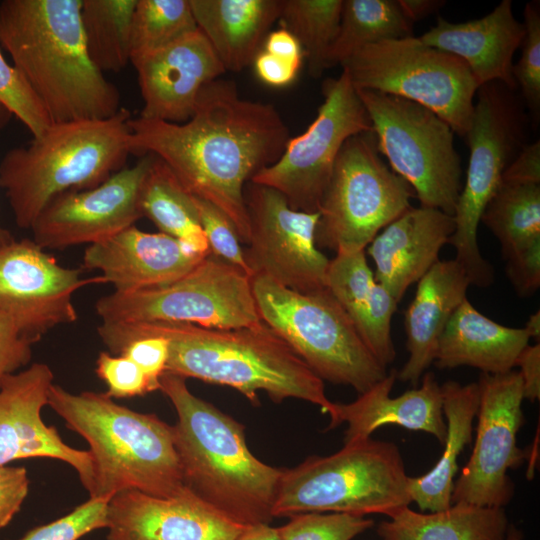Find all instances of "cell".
<instances>
[{"instance_id":"bcb514c9","label":"cell","mask_w":540,"mask_h":540,"mask_svg":"<svg viewBox=\"0 0 540 540\" xmlns=\"http://www.w3.org/2000/svg\"><path fill=\"white\" fill-rule=\"evenodd\" d=\"M30 480L23 466H0V530L20 511L29 492Z\"/></svg>"},{"instance_id":"ac0fdd59","label":"cell","mask_w":540,"mask_h":540,"mask_svg":"<svg viewBox=\"0 0 540 540\" xmlns=\"http://www.w3.org/2000/svg\"><path fill=\"white\" fill-rule=\"evenodd\" d=\"M151 159L144 155L94 188L53 198L30 228L32 240L43 249L60 250L94 244L133 226L142 218L139 192Z\"/></svg>"},{"instance_id":"db71d44e","label":"cell","mask_w":540,"mask_h":540,"mask_svg":"<svg viewBox=\"0 0 540 540\" xmlns=\"http://www.w3.org/2000/svg\"><path fill=\"white\" fill-rule=\"evenodd\" d=\"M235 540H281L277 527L260 523L245 527Z\"/></svg>"},{"instance_id":"836d02e7","label":"cell","mask_w":540,"mask_h":540,"mask_svg":"<svg viewBox=\"0 0 540 540\" xmlns=\"http://www.w3.org/2000/svg\"><path fill=\"white\" fill-rule=\"evenodd\" d=\"M481 222L494 234L505 259L540 239V184L500 182Z\"/></svg>"},{"instance_id":"d4e9b609","label":"cell","mask_w":540,"mask_h":540,"mask_svg":"<svg viewBox=\"0 0 540 540\" xmlns=\"http://www.w3.org/2000/svg\"><path fill=\"white\" fill-rule=\"evenodd\" d=\"M512 6L511 0H502L486 16L463 23L438 17L436 25L419 38L463 60L479 86L501 82L517 90L513 56L523 42L525 27L515 18Z\"/></svg>"},{"instance_id":"60d3db41","label":"cell","mask_w":540,"mask_h":540,"mask_svg":"<svg viewBox=\"0 0 540 540\" xmlns=\"http://www.w3.org/2000/svg\"><path fill=\"white\" fill-rule=\"evenodd\" d=\"M110 499L89 498L68 514L30 529L18 540H79L90 532L106 529Z\"/></svg>"},{"instance_id":"d6a6232c","label":"cell","mask_w":540,"mask_h":540,"mask_svg":"<svg viewBox=\"0 0 540 540\" xmlns=\"http://www.w3.org/2000/svg\"><path fill=\"white\" fill-rule=\"evenodd\" d=\"M136 0H82L80 20L87 55L103 74L130 62L131 20Z\"/></svg>"},{"instance_id":"44dd1931","label":"cell","mask_w":540,"mask_h":540,"mask_svg":"<svg viewBox=\"0 0 540 540\" xmlns=\"http://www.w3.org/2000/svg\"><path fill=\"white\" fill-rule=\"evenodd\" d=\"M105 540H235L245 529L189 488L171 497L129 490L107 507Z\"/></svg>"},{"instance_id":"e575fe53","label":"cell","mask_w":540,"mask_h":540,"mask_svg":"<svg viewBox=\"0 0 540 540\" xmlns=\"http://www.w3.org/2000/svg\"><path fill=\"white\" fill-rule=\"evenodd\" d=\"M343 0H281L280 27L299 42L308 73L319 78L339 31Z\"/></svg>"},{"instance_id":"ee69618b","label":"cell","mask_w":540,"mask_h":540,"mask_svg":"<svg viewBox=\"0 0 540 540\" xmlns=\"http://www.w3.org/2000/svg\"><path fill=\"white\" fill-rule=\"evenodd\" d=\"M168 342L160 336H148L124 346L117 355L131 359L145 373L154 391L159 390V380L166 371Z\"/></svg>"},{"instance_id":"d590c367","label":"cell","mask_w":540,"mask_h":540,"mask_svg":"<svg viewBox=\"0 0 540 540\" xmlns=\"http://www.w3.org/2000/svg\"><path fill=\"white\" fill-rule=\"evenodd\" d=\"M189 0H136L131 20V59L196 30Z\"/></svg>"},{"instance_id":"484cf974","label":"cell","mask_w":540,"mask_h":540,"mask_svg":"<svg viewBox=\"0 0 540 540\" xmlns=\"http://www.w3.org/2000/svg\"><path fill=\"white\" fill-rule=\"evenodd\" d=\"M471 285L455 260H439L417 282L415 296L405 311L409 357L397 373L402 382L417 384L434 362L438 342L453 313L467 298Z\"/></svg>"},{"instance_id":"5b68a950","label":"cell","mask_w":540,"mask_h":540,"mask_svg":"<svg viewBox=\"0 0 540 540\" xmlns=\"http://www.w3.org/2000/svg\"><path fill=\"white\" fill-rule=\"evenodd\" d=\"M83 437L94 463L89 498L129 490L171 497L184 488L173 428L157 415L117 404L106 392L72 393L53 384L48 404Z\"/></svg>"},{"instance_id":"f6af8a7d","label":"cell","mask_w":540,"mask_h":540,"mask_svg":"<svg viewBox=\"0 0 540 540\" xmlns=\"http://www.w3.org/2000/svg\"><path fill=\"white\" fill-rule=\"evenodd\" d=\"M506 275L518 295L528 297L540 287V239L509 254Z\"/></svg>"},{"instance_id":"c3c4849f","label":"cell","mask_w":540,"mask_h":540,"mask_svg":"<svg viewBox=\"0 0 540 540\" xmlns=\"http://www.w3.org/2000/svg\"><path fill=\"white\" fill-rule=\"evenodd\" d=\"M501 182L540 184V141L527 143L505 169Z\"/></svg>"},{"instance_id":"cb8c5ba5","label":"cell","mask_w":540,"mask_h":540,"mask_svg":"<svg viewBox=\"0 0 540 540\" xmlns=\"http://www.w3.org/2000/svg\"><path fill=\"white\" fill-rule=\"evenodd\" d=\"M454 229L453 216L439 209L408 208L367 247L376 281L400 302L406 290L439 261Z\"/></svg>"},{"instance_id":"6f0895ef","label":"cell","mask_w":540,"mask_h":540,"mask_svg":"<svg viewBox=\"0 0 540 540\" xmlns=\"http://www.w3.org/2000/svg\"><path fill=\"white\" fill-rule=\"evenodd\" d=\"M523 533L516 526L509 524L505 540H522Z\"/></svg>"},{"instance_id":"d6986e66","label":"cell","mask_w":540,"mask_h":540,"mask_svg":"<svg viewBox=\"0 0 540 540\" xmlns=\"http://www.w3.org/2000/svg\"><path fill=\"white\" fill-rule=\"evenodd\" d=\"M54 374L45 363H33L9 375L0 387V466L27 458H49L70 465L90 494L94 463L88 450L67 445L54 426L45 424Z\"/></svg>"},{"instance_id":"4dcf8cb0","label":"cell","mask_w":540,"mask_h":540,"mask_svg":"<svg viewBox=\"0 0 540 540\" xmlns=\"http://www.w3.org/2000/svg\"><path fill=\"white\" fill-rule=\"evenodd\" d=\"M151 156L139 192L142 217L150 219L159 232L179 240L192 252L209 255L193 195L162 160Z\"/></svg>"},{"instance_id":"30bf717a","label":"cell","mask_w":540,"mask_h":540,"mask_svg":"<svg viewBox=\"0 0 540 540\" xmlns=\"http://www.w3.org/2000/svg\"><path fill=\"white\" fill-rule=\"evenodd\" d=\"M341 66L355 89L416 102L467 134L480 86L460 58L411 36L366 45Z\"/></svg>"},{"instance_id":"e0dca14e","label":"cell","mask_w":540,"mask_h":540,"mask_svg":"<svg viewBox=\"0 0 540 540\" xmlns=\"http://www.w3.org/2000/svg\"><path fill=\"white\" fill-rule=\"evenodd\" d=\"M100 276L60 265L32 239H12L0 248V322L36 343L50 330L77 321L73 295Z\"/></svg>"},{"instance_id":"ba28073f","label":"cell","mask_w":540,"mask_h":540,"mask_svg":"<svg viewBox=\"0 0 540 540\" xmlns=\"http://www.w3.org/2000/svg\"><path fill=\"white\" fill-rule=\"evenodd\" d=\"M251 281L261 320L323 381L360 394L387 375L328 289L300 293L264 275Z\"/></svg>"},{"instance_id":"ffe728a7","label":"cell","mask_w":540,"mask_h":540,"mask_svg":"<svg viewBox=\"0 0 540 540\" xmlns=\"http://www.w3.org/2000/svg\"><path fill=\"white\" fill-rule=\"evenodd\" d=\"M130 62L143 99L139 117L171 123L188 121L201 90L226 72L198 28Z\"/></svg>"},{"instance_id":"74e56055","label":"cell","mask_w":540,"mask_h":540,"mask_svg":"<svg viewBox=\"0 0 540 540\" xmlns=\"http://www.w3.org/2000/svg\"><path fill=\"white\" fill-rule=\"evenodd\" d=\"M277 527L281 540H352L374 525L365 516L346 513H301Z\"/></svg>"},{"instance_id":"4316f807","label":"cell","mask_w":540,"mask_h":540,"mask_svg":"<svg viewBox=\"0 0 540 540\" xmlns=\"http://www.w3.org/2000/svg\"><path fill=\"white\" fill-rule=\"evenodd\" d=\"M529 340L524 327L499 324L480 313L466 298L440 336L434 363L440 369L469 366L482 373L502 374L513 370Z\"/></svg>"},{"instance_id":"9c48e42d","label":"cell","mask_w":540,"mask_h":540,"mask_svg":"<svg viewBox=\"0 0 540 540\" xmlns=\"http://www.w3.org/2000/svg\"><path fill=\"white\" fill-rule=\"evenodd\" d=\"M475 98L465 135L469 146L466 179L453 215L450 244L471 285L487 287L494 280V270L480 252L478 226L505 169L527 144L528 117L516 90L501 82L481 85Z\"/></svg>"},{"instance_id":"3957f363","label":"cell","mask_w":540,"mask_h":540,"mask_svg":"<svg viewBox=\"0 0 540 540\" xmlns=\"http://www.w3.org/2000/svg\"><path fill=\"white\" fill-rule=\"evenodd\" d=\"M82 0H3L0 45L52 123L106 119L120 109L118 88L90 61Z\"/></svg>"},{"instance_id":"8992f818","label":"cell","mask_w":540,"mask_h":540,"mask_svg":"<svg viewBox=\"0 0 540 540\" xmlns=\"http://www.w3.org/2000/svg\"><path fill=\"white\" fill-rule=\"evenodd\" d=\"M130 112L106 119L52 123L39 137L10 149L0 162V187L15 223L31 228L56 196L94 188L124 168L130 150Z\"/></svg>"},{"instance_id":"4fadbf2b","label":"cell","mask_w":540,"mask_h":540,"mask_svg":"<svg viewBox=\"0 0 540 540\" xmlns=\"http://www.w3.org/2000/svg\"><path fill=\"white\" fill-rule=\"evenodd\" d=\"M95 310L107 323H189L232 329L262 322L251 277L211 253L169 284L99 298Z\"/></svg>"},{"instance_id":"8d00e7d4","label":"cell","mask_w":540,"mask_h":540,"mask_svg":"<svg viewBox=\"0 0 540 540\" xmlns=\"http://www.w3.org/2000/svg\"><path fill=\"white\" fill-rule=\"evenodd\" d=\"M376 283L364 250L338 251L330 260L326 287L353 323L368 307Z\"/></svg>"},{"instance_id":"816d5d0a","label":"cell","mask_w":540,"mask_h":540,"mask_svg":"<svg viewBox=\"0 0 540 540\" xmlns=\"http://www.w3.org/2000/svg\"><path fill=\"white\" fill-rule=\"evenodd\" d=\"M262 50L298 65H302L304 60V54L299 42L288 30L282 27L270 31L264 41Z\"/></svg>"},{"instance_id":"7dc6e473","label":"cell","mask_w":540,"mask_h":540,"mask_svg":"<svg viewBox=\"0 0 540 540\" xmlns=\"http://www.w3.org/2000/svg\"><path fill=\"white\" fill-rule=\"evenodd\" d=\"M33 344L16 330L0 322V387L9 375L29 364Z\"/></svg>"},{"instance_id":"277c9868","label":"cell","mask_w":540,"mask_h":540,"mask_svg":"<svg viewBox=\"0 0 540 540\" xmlns=\"http://www.w3.org/2000/svg\"><path fill=\"white\" fill-rule=\"evenodd\" d=\"M159 390L177 413L172 428L184 485L240 525L270 524L283 469L257 459L244 426L195 396L185 378L164 372Z\"/></svg>"},{"instance_id":"681fc988","label":"cell","mask_w":540,"mask_h":540,"mask_svg":"<svg viewBox=\"0 0 540 540\" xmlns=\"http://www.w3.org/2000/svg\"><path fill=\"white\" fill-rule=\"evenodd\" d=\"M252 64L257 77L264 84L273 87H284L291 84L301 67V65L274 56L262 49Z\"/></svg>"},{"instance_id":"1f68e13d","label":"cell","mask_w":540,"mask_h":540,"mask_svg":"<svg viewBox=\"0 0 540 540\" xmlns=\"http://www.w3.org/2000/svg\"><path fill=\"white\" fill-rule=\"evenodd\" d=\"M412 24L397 0H343L339 31L327 58L328 69L341 65L366 45L413 36Z\"/></svg>"},{"instance_id":"11a10c76","label":"cell","mask_w":540,"mask_h":540,"mask_svg":"<svg viewBox=\"0 0 540 540\" xmlns=\"http://www.w3.org/2000/svg\"><path fill=\"white\" fill-rule=\"evenodd\" d=\"M524 328L529 334L530 338H535L539 342V337H540V311L539 310H537V312H535L529 317Z\"/></svg>"},{"instance_id":"2e32d148","label":"cell","mask_w":540,"mask_h":540,"mask_svg":"<svg viewBox=\"0 0 540 540\" xmlns=\"http://www.w3.org/2000/svg\"><path fill=\"white\" fill-rule=\"evenodd\" d=\"M245 204L249 241L245 253L254 275H264L291 290L327 289L330 260L317 248L319 212L295 210L278 191L248 182Z\"/></svg>"},{"instance_id":"9a60e30c","label":"cell","mask_w":540,"mask_h":540,"mask_svg":"<svg viewBox=\"0 0 540 540\" xmlns=\"http://www.w3.org/2000/svg\"><path fill=\"white\" fill-rule=\"evenodd\" d=\"M479 406L472 453L462 468L451 503L504 508L514 495L507 472L522 465L526 453L517 446L524 423L523 384L518 371L481 373L477 381Z\"/></svg>"},{"instance_id":"603a6c76","label":"cell","mask_w":540,"mask_h":540,"mask_svg":"<svg viewBox=\"0 0 540 540\" xmlns=\"http://www.w3.org/2000/svg\"><path fill=\"white\" fill-rule=\"evenodd\" d=\"M421 386L397 397L390 392L397 378L393 370L350 403H333L329 414L332 429L347 423L344 444L370 438L378 428L397 425L434 436L441 445L446 437L441 385L433 373L422 376Z\"/></svg>"},{"instance_id":"8fae6325","label":"cell","mask_w":540,"mask_h":540,"mask_svg":"<svg viewBox=\"0 0 540 540\" xmlns=\"http://www.w3.org/2000/svg\"><path fill=\"white\" fill-rule=\"evenodd\" d=\"M378 151L412 188L420 206L453 216L462 189L460 156L448 123L416 102L356 89Z\"/></svg>"},{"instance_id":"f35d334b","label":"cell","mask_w":540,"mask_h":540,"mask_svg":"<svg viewBox=\"0 0 540 540\" xmlns=\"http://www.w3.org/2000/svg\"><path fill=\"white\" fill-rule=\"evenodd\" d=\"M525 36L522 54L513 65V77L524 105L535 116L540 111V4L532 1L524 9Z\"/></svg>"},{"instance_id":"5bb4252c","label":"cell","mask_w":540,"mask_h":540,"mask_svg":"<svg viewBox=\"0 0 540 540\" xmlns=\"http://www.w3.org/2000/svg\"><path fill=\"white\" fill-rule=\"evenodd\" d=\"M322 94L323 102L308 128L290 137L280 158L250 180L278 191L290 207L299 211L318 212L343 144L354 135L372 131L345 71L325 80Z\"/></svg>"},{"instance_id":"f1b7e54d","label":"cell","mask_w":540,"mask_h":540,"mask_svg":"<svg viewBox=\"0 0 540 540\" xmlns=\"http://www.w3.org/2000/svg\"><path fill=\"white\" fill-rule=\"evenodd\" d=\"M446 437L443 452L435 466L419 477H409L412 502L420 511L437 512L448 508L458 472V457L472 440L473 421L479 406L477 382L462 385L449 380L441 385Z\"/></svg>"},{"instance_id":"f907efd6","label":"cell","mask_w":540,"mask_h":540,"mask_svg":"<svg viewBox=\"0 0 540 540\" xmlns=\"http://www.w3.org/2000/svg\"><path fill=\"white\" fill-rule=\"evenodd\" d=\"M515 366L523 384V397L531 402L540 398V343L527 345L517 357Z\"/></svg>"},{"instance_id":"b9f144b4","label":"cell","mask_w":540,"mask_h":540,"mask_svg":"<svg viewBox=\"0 0 540 540\" xmlns=\"http://www.w3.org/2000/svg\"><path fill=\"white\" fill-rule=\"evenodd\" d=\"M193 197L211 254L252 278L234 224L217 206L206 200Z\"/></svg>"},{"instance_id":"f5cc1de1","label":"cell","mask_w":540,"mask_h":540,"mask_svg":"<svg viewBox=\"0 0 540 540\" xmlns=\"http://www.w3.org/2000/svg\"><path fill=\"white\" fill-rule=\"evenodd\" d=\"M397 2L411 23L428 17L446 3L441 0H397Z\"/></svg>"},{"instance_id":"83f0119b","label":"cell","mask_w":540,"mask_h":540,"mask_svg":"<svg viewBox=\"0 0 540 540\" xmlns=\"http://www.w3.org/2000/svg\"><path fill=\"white\" fill-rule=\"evenodd\" d=\"M189 1L198 29L231 72L253 63L281 8V0Z\"/></svg>"},{"instance_id":"6da1fadb","label":"cell","mask_w":540,"mask_h":540,"mask_svg":"<svg viewBox=\"0 0 540 540\" xmlns=\"http://www.w3.org/2000/svg\"><path fill=\"white\" fill-rule=\"evenodd\" d=\"M129 127L131 154L162 160L191 195L223 211L248 243L245 187L280 158L290 139L273 104L246 99L233 80L218 78L201 90L188 121L138 116Z\"/></svg>"},{"instance_id":"9f6ffc18","label":"cell","mask_w":540,"mask_h":540,"mask_svg":"<svg viewBox=\"0 0 540 540\" xmlns=\"http://www.w3.org/2000/svg\"><path fill=\"white\" fill-rule=\"evenodd\" d=\"M9 115L11 114L0 105V128L5 124ZM12 239H14L12 235L0 224V248L9 243Z\"/></svg>"},{"instance_id":"f546056e","label":"cell","mask_w":540,"mask_h":540,"mask_svg":"<svg viewBox=\"0 0 540 540\" xmlns=\"http://www.w3.org/2000/svg\"><path fill=\"white\" fill-rule=\"evenodd\" d=\"M509 527L504 508L453 503L437 512L408 507L377 526L381 540H505Z\"/></svg>"},{"instance_id":"7c38bea8","label":"cell","mask_w":540,"mask_h":540,"mask_svg":"<svg viewBox=\"0 0 540 540\" xmlns=\"http://www.w3.org/2000/svg\"><path fill=\"white\" fill-rule=\"evenodd\" d=\"M413 194L410 185L383 162L373 131L348 138L319 206L316 244L336 252L364 250L411 207Z\"/></svg>"},{"instance_id":"7402d4cb","label":"cell","mask_w":540,"mask_h":540,"mask_svg":"<svg viewBox=\"0 0 540 540\" xmlns=\"http://www.w3.org/2000/svg\"><path fill=\"white\" fill-rule=\"evenodd\" d=\"M208 255L194 253L164 233L130 226L85 248L83 267L97 270L115 292L159 287L183 277Z\"/></svg>"},{"instance_id":"7a4b0ae2","label":"cell","mask_w":540,"mask_h":540,"mask_svg":"<svg viewBox=\"0 0 540 540\" xmlns=\"http://www.w3.org/2000/svg\"><path fill=\"white\" fill-rule=\"evenodd\" d=\"M97 334L114 355L134 340L163 337L169 349L165 372L231 387L253 405L258 404V391H264L276 403L295 398L328 415L333 407L323 380L263 321L232 329L176 322H101Z\"/></svg>"},{"instance_id":"ab89813d","label":"cell","mask_w":540,"mask_h":540,"mask_svg":"<svg viewBox=\"0 0 540 540\" xmlns=\"http://www.w3.org/2000/svg\"><path fill=\"white\" fill-rule=\"evenodd\" d=\"M0 105L19 119L33 138L42 135L52 124L37 97L16 68L5 60L1 50Z\"/></svg>"},{"instance_id":"52a82bcc","label":"cell","mask_w":540,"mask_h":540,"mask_svg":"<svg viewBox=\"0 0 540 540\" xmlns=\"http://www.w3.org/2000/svg\"><path fill=\"white\" fill-rule=\"evenodd\" d=\"M409 477L394 443L368 438L344 444L334 454L311 456L283 469L272 514L330 512L390 518L412 503Z\"/></svg>"},{"instance_id":"7bdbcfd3","label":"cell","mask_w":540,"mask_h":540,"mask_svg":"<svg viewBox=\"0 0 540 540\" xmlns=\"http://www.w3.org/2000/svg\"><path fill=\"white\" fill-rule=\"evenodd\" d=\"M96 375L106 384L111 398H131L153 392L145 373L131 359L108 351L99 353Z\"/></svg>"}]
</instances>
